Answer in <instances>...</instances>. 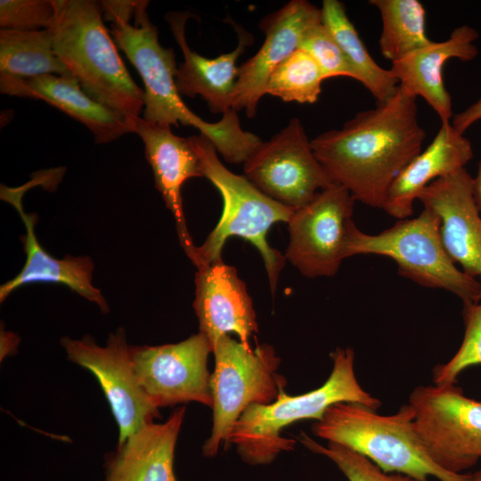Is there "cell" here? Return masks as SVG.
<instances>
[{"label": "cell", "instance_id": "44dd1931", "mask_svg": "<svg viewBox=\"0 0 481 481\" xmlns=\"http://www.w3.org/2000/svg\"><path fill=\"white\" fill-rule=\"evenodd\" d=\"M0 91L11 96L42 100L59 109L86 126L96 143H107L133 133L126 118L90 97L69 73L32 78L0 76Z\"/></svg>", "mask_w": 481, "mask_h": 481}, {"label": "cell", "instance_id": "9a60e30c", "mask_svg": "<svg viewBox=\"0 0 481 481\" xmlns=\"http://www.w3.org/2000/svg\"><path fill=\"white\" fill-rule=\"evenodd\" d=\"M417 200L438 216L441 240L450 258L481 282V214L473 177L461 168L432 182Z\"/></svg>", "mask_w": 481, "mask_h": 481}, {"label": "cell", "instance_id": "3957f363", "mask_svg": "<svg viewBox=\"0 0 481 481\" xmlns=\"http://www.w3.org/2000/svg\"><path fill=\"white\" fill-rule=\"evenodd\" d=\"M103 19L110 22L117 45L139 72L144 86L143 118L161 126H193L217 148L229 143L232 125L227 118L209 123L183 102L175 86V54L159 42L147 13L148 1H102Z\"/></svg>", "mask_w": 481, "mask_h": 481}, {"label": "cell", "instance_id": "f546056e", "mask_svg": "<svg viewBox=\"0 0 481 481\" xmlns=\"http://www.w3.org/2000/svg\"><path fill=\"white\" fill-rule=\"evenodd\" d=\"M299 48L316 61L325 79L347 77L358 81L356 72L322 21L307 30Z\"/></svg>", "mask_w": 481, "mask_h": 481}, {"label": "cell", "instance_id": "d6a6232c", "mask_svg": "<svg viewBox=\"0 0 481 481\" xmlns=\"http://www.w3.org/2000/svg\"><path fill=\"white\" fill-rule=\"evenodd\" d=\"M473 192L477 206L481 214V160L478 164L477 175L473 177Z\"/></svg>", "mask_w": 481, "mask_h": 481}, {"label": "cell", "instance_id": "4dcf8cb0", "mask_svg": "<svg viewBox=\"0 0 481 481\" xmlns=\"http://www.w3.org/2000/svg\"><path fill=\"white\" fill-rule=\"evenodd\" d=\"M55 12L54 0H1L0 27L13 30L49 29Z\"/></svg>", "mask_w": 481, "mask_h": 481}, {"label": "cell", "instance_id": "ba28073f", "mask_svg": "<svg viewBox=\"0 0 481 481\" xmlns=\"http://www.w3.org/2000/svg\"><path fill=\"white\" fill-rule=\"evenodd\" d=\"M211 373L213 425L202 446L205 457H214L224 443L227 447L235 423L250 404L274 402L286 381L277 373L281 359L268 344L250 345L224 335L213 347Z\"/></svg>", "mask_w": 481, "mask_h": 481}, {"label": "cell", "instance_id": "4fadbf2b", "mask_svg": "<svg viewBox=\"0 0 481 481\" xmlns=\"http://www.w3.org/2000/svg\"><path fill=\"white\" fill-rule=\"evenodd\" d=\"M130 351L139 383L156 408L187 402L212 407L208 359L213 349L202 333L175 344L131 346Z\"/></svg>", "mask_w": 481, "mask_h": 481}, {"label": "cell", "instance_id": "83f0119b", "mask_svg": "<svg viewBox=\"0 0 481 481\" xmlns=\"http://www.w3.org/2000/svg\"><path fill=\"white\" fill-rule=\"evenodd\" d=\"M298 440L312 452L332 461L348 481H417L404 474L384 472L365 456L341 444L329 442L323 446L306 433H301Z\"/></svg>", "mask_w": 481, "mask_h": 481}, {"label": "cell", "instance_id": "ffe728a7", "mask_svg": "<svg viewBox=\"0 0 481 481\" xmlns=\"http://www.w3.org/2000/svg\"><path fill=\"white\" fill-rule=\"evenodd\" d=\"M478 32L469 25L453 29L444 41H431L404 58L391 63L390 70L398 86L406 94L422 97L437 113L441 124H449L452 117L451 95L443 78V69L452 58L462 61L475 59Z\"/></svg>", "mask_w": 481, "mask_h": 481}, {"label": "cell", "instance_id": "d6986e66", "mask_svg": "<svg viewBox=\"0 0 481 481\" xmlns=\"http://www.w3.org/2000/svg\"><path fill=\"white\" fill-rule=\"evenodd\" d=\"M190 13L170 12L167 20L172 34L183 55L177 67L175 81L180 95L200 96L212 113L224 114L232 110V95L238 77L236 61L246 47L252 45L253 36L234 24L238 45L229 53L208 59L193 52L185 38V24Z\"/></svg>", "mask_w": 481, "mask_h": 481}, {"label": "cell", "instance_id": "603a6c76", "mask_svg": "<svg viewBox=\"0 0 481 481\" xmlns=\"http://www.w3.org/2000/svg\"><path fill=\"white\" fill-rule=\"evenodd\" d=\"M473 158L470 141L453 128L441 124L428 147L415 156L388 189L383 210L399 219L410 217L419 194L436 179L450 175Z\"/></svg>", "mask_w": 481, "mask_h": 481}, {"label": "cell", "instance_id": "e0dca14e", "mask_svg": "<svg viewBox=\"0 0 481 481\" xmlns=\"http://www.w3.org/2000/svg\"><path fill=\"white\" fill-rule=\"evenodd\" d=\"M133 133L137 134L144 144L155 187L174 216L183 249L195 265L197 246L187 228L182 188L188 179L203 176L200 160L188 138L175 135L169 126L152 124L139 117L134 121Z\"/></svg>", "mask_w": 481, "mask_h": 481}, {"label": "cell", "instance_id": "7c38bea8", "mask_svg": "<svg viewBox=\"0 0 481 481\" xmlns=\"http://www.w3.org/2000/svg\"><path fill=\"white\" fill-rule=\"evenodd\" d=\"M355 202L346 189L332 183L294 210L287 223L285 258L302 275L315 278L337 273L346 259L344 244Z\"/></svg>", "mask_w": 481, "mask_h": 481}, {"label": "cell", "instance_id": "836d02e7", "mask_svg": "<svg viewBox=\"0 0 481 481\" xmlns=\"http://www.w3.org/2000/svg\"><path fill=\"white\" fill-rule=\"evenodd\" d=\"M472 481H481V469L471 474Z\"/></svg>", "mask_w": 481, "mask_h": 481}, {"label": "cell", "instance_id": "9c48e42d", "mask_svg": "<svg viewBox=\"0 0 481 481\" xmlns=\"http://www.w3.org/2000/svg\"><path fill=\"white\" fill-rule=\"evenodd\" d=\"M417 431L432 461L463 474L481 460V401L455 384L416 387L408 403Z\"/></svg>", "mask_w": 481, "mask_h": 481}, {"label": "cell", "instance_id": "52a82bcc", "mask_svg": "<svg viewBox=\"0 0 481 481\" xmlns=\"http://www.w3.org/2000/svg\"><path fill=\"white\" fill-rule=\"evenodd\" d=\"M355 255L387 257L398 273L428 288L443 289L464 305L481 301V282L469 276L448 256L440 235V219L428 208L415 218L399 219L377 234L361 231L351 219L345 244V258Z\"/></svg>", "mask_w": 481, "mask_h": 481}, {"label": "cell", "instance_id": "d4e9b609", "mask_svg": "<svg viewBox=\"0 0 481 481\" xmlns=\"http://www.w3.org/2000/svg\"><path fill=\"white\" fill-rule=\"evenodd\" d=\"M69 74L53 47L52 29H0V76L32 78Z\"/></svg>", "mask_w": 481, "mask_h": 481}, {"label": "cell", "instance_id": "4316f807", "mask_svg": "<svg viewBox=\"0 0 481 481\" xmlns=\"http://www.w3.org/2000/svg\"><path fill=\"white\" fill-rule=\"evenodd\" d=\"M323 74L312 56L298 48L271 73L265 94L284 102L314 103L322 91Z\"/></svg>", "mask_w": 481, "mask_h": 481}, {"label": "cell", "instance_id": "7402d4cb", "mask_svg": "<svg viewBox=\"0 0 481 481\" xmlns=\"http://www.w3.org/2000/svg\"><path fill=\"white\" fill-rule=\"evenodd\" d=\"M185 407L175 409L167 420L148 423L104 457L102 481H177L175 451Z\"/></svg>", "mask_w": 481, "mask_h": 481}, {"label": "cell", "instance_id": "cb8c5ba5", "mask_svg": "<svg viewBox=\"0 0 481 481\" xmlns=\"http://www.w3.org/2000/svg\"><path fill=\"white\" fill-rule=\"evenodd\" d=\"M321 12L322 23L356 72L358 81L371 94L377 103L393 96L398 89L397 79L390 69L382 68L371 57L349 20L344 4L338 0H323Z\"/></svg>", "mask_w": 481, "mask_h": 481}, {"label": "cell", "instance_id": "30bf717a", "mask_svg": "<svg viewBox=\"0 0 481 481\" xmlns=\"http://www.w3.org/2000/svg\"><path fill=\"white\" fill-rule=\"evenodd\" d=\"M245 177L272 200L297 209L332 183L298 118L261 142L243 165Z\"/></svg>", "mask_w": 481, "mask_h": 481}, {"label": "cell", "instance_id": "2e32d148", "mask_svg": "<svg viewBox=\"0 0 481 481\" xmlns=\"http://www.w3.org/2000/svg\"><path fill=\"white\" fill-rule=\"evenodd\" d=\"M193 308L199 321V332L209 341L212 349L224 335L236 334L249 344L258 325L251 298L245 282L234 266L221 259L197 268Z\"/></svg>", "mask_w": 481, "mask_h": 481}, {"label": "cell", "instance_id": "7a4b0ae2", "mask_svg": "<svg viewBox=\"0 0 481 481\" xmlns=\"http://www.w3.org/2000/svg\"><path fill=\"white\" fill-rule=\"evenodd\" d=\"M53 47L69 74L94 100L132 125L144 109V92L131 77L103 23L99 2L54 0Z\"/></svg>", "mask_w": 481, "mask_h": 481}, {"label": "cell", "instance_id": "1f68e13d", "mask_svg": "<svg viewBox=\"0 0 481 481\" xmlns=\"http://www.w3.org/2000/svg\"><path fill=\"white\" fill-rule=\"evenodd\" d=\"M481 120V97L452 118V126L461 134L470 127L477 121Z\"/></svg>", "mask_w": 481, "mask_h": 481}, {"label": "cell", "instance_id": "277c9868", "mask_svg": "<svg viewBox=\"0 0 481 481\" xmlns=\"http://www.w3.org/2000/svg\"><path fill=\"white\" fill-rule=\"evenodd\" d=\"M332 370L318 388L298 395H288L281 387L277 399L268 404H250L238 419L230 436L247 464L266 465L281 453L294 449L296 441L282 436L289 425L302 420H320L334 404L352 402L378 410L381 403L366 392L355 372V352L337 347L331 354Z\"/></svg>", "mask_w": 481, "mask_h": 481}, {"label": "cell", "instance_id": "f1b7e54d", "mask_svg": "<svg viewBox=\"0 0 481 481\" xmlns=\"http://www.w3.org/2000/svg\"><path fill=\"white\" fill-rule=\"evenodd\" d=\"M465 333L462 342L445 363L433 370L436 385L456 384L458 376L467 368L481 365V303L464 305Z\"/></svg>", "mask_w": 481, "mask_h": 481}, {"label": "cell", "instance_id": "5b68a950", "mask_svg": "<svg viewBox=\"0 0 481 481\" xmlns=\"http://www.w3.org/2000/svg\"><path fill=\"white\" fill-rule=\"evenodd\" d=\"M315 436L346 446L387 473H400L417 481H472L471 474H454L437 466L428 455L409 404L394 414L380 415L364 404L340 402L330 406L312 425Z\"/></svg>", "mask_w": 481, "mask_h": 481}, {"label": "cell", "instance_id": "8992f818", "mask_svg": "<svg viewBox=\"0 0 481 481\" xmlns=\"http://www.w3.org/2000/svg\"><path fill=\"white\" fill-rule=\"evenodd\" d=\"M188 140L200 160L203 176L217 189L223 200L218 223L203 244L197 247L196 268L221 259L228 238L240 237L259 251L273 295L286 258L269 245L266 236L273 224L288 223L295 209L264 194L245 175L226 168L207 136L200 134L188 137Z\"/></svg>", "mask_w": 481, "mask_h": 481}, {"label": "cell", "instance_id": "8fae6325", "mask_svg": "<svg viewBox=\"0 0 481 481\" xmlns=\"http://www.w3.org/2000/svg\"><path fill=\"white\" fill-rule=\"evenodd\" d=\"M60 342L67 358L89 371L101 386L118 425L117 444L160 417L139 383L123 327L110 333L103 346L90 335L63 337Z\"/></svg>", "mask_w": 481, "mask_h": 481}, {"label": "cell", "instance_id": "6da1fadb", "mask_svg": "<svg viewBox=\"0 0 481 481\" xmlns=\"http://www.w3.org/2000/svg\"><path fill=\"white\" fill-rule=\"evenodd\" d=\"M416 99L398 86L389 99L359 111L340 129L311 140L330 181L355 201L382 209L395 179L421 151L426 131L418 120Z\"/></svg>", "mask_w": 481, "mask_h": 481}, {"label": "cell", "instance_id": "484cf974", "mask_svg": "<svg viewBox=\"0 0 481 481\" xmlns=\"http://www.w3.org/2000/svg\"><path fill=\"white\" fill-rule=\"evenodd\" d=\"M379 10L382 29L379 39L381 54L395 62L428 45L426 10L418 0H370Z\"/></svg>", "mask_w": 481, "mask_h": 481}, {"label": "cell", "instance_id": "5bb4252c", "mask_svg": "<svg viewBox=\"0 0 481 481\" xmlns=\"http://www.w3.org/2000/svg\"><path fill=\"white\" fill-rule=\"evenodd\" d=\"M322 22L321 8L306 0H292L264 17L259 24L265 38L255 55L238 68L232 110L252 118L265 95L273 70L298 50L309 29Z\"/></svg>", "mask_w": 481, "mask_h": 481}, {"label": "cell", "instance_id": "ac0fdd59", "mask_svg": "<svg viewBox=\"0 0 481 481\" xmlns=\"http://www.w3.org/2000/svg\"><path fill=\"white\" fill-rule=\"evenodd\" d=\"M23 192L24 189L1 186V198L14 206L26 228V233L20 237L26 261L16 276L1 285L0 302L3 303L12 291L23 285L36 282L58 283L96 304L103 314L109 313L110 307L105 298L92 283L94 268L92 258L88 256L68 255L59 259L46 252L36 237L37 216L23 210L20 200Z\"/></svg>", "mask_w": 481, "mask_h": 481}]
</instances>
